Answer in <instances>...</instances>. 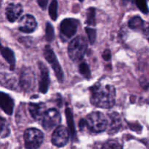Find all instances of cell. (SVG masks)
<instances>
[{"instance_id": "6da1fadb", "label": "cell", "mask_w": 149, "mask_h": 149, "mask_svg": "<svg viewBox=\"0 0 149 149\" xmlns=\"http://www.w3.org/2000/svg\"><path fill=\"white\" fill-rule=\"evenodd\" d=\"M116 90L113 86L96 84L91 88V103L96 107L111 109L115 104Z\"/></svg>"}, {"instance_id": "7a4b0ae2", "label": "cell", "mask_w": 149, "mask_h": 149, "mask_svg": "<svg viewBox=\"0 0 149 149\" xmlns=\"http://www.w3.org/2000/svg\"><path fill=\"white\" fill-rule=\"evenodd\" d=\"M87 49V44L85 38L78 36L69 43L68 47V55L74 62H79L84 58Z\"/></svg>"}, {"instance_id": "3957f363", "label": "cell", "mask_w": 149, "mask_h": 149, "mask_svg": "<svg viewBox=\"0 0 149 149\" xmlns=\"http://www.w3.org/2000/svg\"><path fill=\"white\" fill-rule=\"evenodd\" d=\"M86 125L91 132L99 133L106 130L109 122L105 115L101 112L95 111L90 113L86 118Z\"/></svg>"}, {"instance_id": "277c9868", "label": "cell", "mask_w": 149, "mask_h": 149, "mask_svg": "<svg viewBox=\"0 0 149 149\" xmlns=\"http://www.w3.org/2000/svg\"><path fill=\"white\" fill-rule=\"evenodd\" d=\"M23 137L26 149H38L44 140V135L42 131L36 128H29L26 130Z\"/></svg>"}, {"instance_id": "5b68a950", "label": "cell", "mask_w": 149, "mask_h": 149, "mask_svg": "<svg viewBox=\"0 0 149 149\" xmlns=\"http://www.w3.org/2000/svg\"><path fill=\"white\" fill-rule=\"evenodd\" d=\"M44 56H45V59L49 63L51 67L53 69L54 72H55V76H56L57 79L59 81V82L62 83L64 79V74L62 68H61V65H60L59 62H58L57 57L55 55V52H53L52 48L47 45L44 49Z\"/></svg>"}, {"instance_id": "8992f818", "label": "cell", "mask_w": 149, "mask_h": 149, "mask_svg": "<svg viewBox=\"0 0 149 149\" xmlns=\"http://www.w3.org/2000/svg\"><path fill=\"white\" fill-rule=\"evenodd\" d=\"M78 21L74 18H65L60 26V36L63 42H66L77 33Z\"/></svg>"}, {"instance_id": "52a82bcc", "label": "cell", "mask_w": 149, "mask_h": 149, "mask_svg": "<svg viewBox=\"0 0 149 149\" xmlns=\"http://www.w3.org/2000/svg\"><path fill=\"white\" fill-rule=\"evenodd\" d=\"M42 127L45 130H50L55 127H58L61 122L60 112L55 109L47 110L42 120Z\"/></svg>"}, {"instance_id": "ba28073f", "label": "cell", "mask_w": 149, "mask_h": 149, "mask_svg": "<svg viewBox=\"0 0 149 149\" xmlns=\"http://www.w3.org/2000/svg\"><path fill=\"white\" fill-rule=\"evenodd\" d=\"M69 131L64 126H58L52 135V143L57 147H63L66 145L69 140Z\"/></svg>"}, {"instance_id": "9c48e42d", "label": "cell", "mask_w": 149, "mask_h": 149, "mask_svg": "<svg viewBox=\"0 0 149 149\" xmlns=\"http://www.w3.org/2000/svg\"><path fill=\"white\" fill-rule=\"evenodd\" d=\"M19 85L24 91L29 92L35 87V74L30 68H26L21 73Z\"/></svg>"}, {"instance_id": "30bf717a", "label": "cell", "mask_w": 149, "mask_h": 149, "mask_svg": "<svg viewBox=\"0 0 149 149\" xmlns=\"http://www.w3.org/2000/svg\"><path fill=\"white\" fill-rule=\"evenodd\" d=\"M39 71H40V79L39 82V91L40 93L45 94L47 93L49 90L50 80H49V70L47 68L46 65L42 62H39Z\"/></svg>"}, {"instance_id": "8fae6325", "label": "cell", "mask_w": 149, "mask_h": 149, "mask_svg": "<svg viewBox=\"0 0 149 149\" xmlns=\"http://www.w3.org/2000/svg\"><path fill=\"white\" fill-rule=\"evenodd\" d=\"M37 26V23L31 15H26L20 18L19 21V31L26 33H30L34 31Z\"/></svg>"}, {"instance_id": "7c38bea8", "label": "cell", "mask_w": 149, "mask_h": 149, "mask_svg": "<svg viewBox=\"0 0 149 149\" xmlns=\"http://www.w3.org/2000/svg\"><path fill=\"white\" fill-rule=\"evenodd\" d=\"M23 7L20 4L10 3L6 8V17L11 23L16 21L23 13Z\"/></svg>"}, {"instance_id": "4fadbf2b", "label": "cell", "mask_w": 149, "mask_h": 149, "mask_svg": "<svg viewBox=\"0 0 149 149\" xmlns=\"http://www.w3.org/2000/svg\"><path fill=\"white\" fill-rule=\"evenodd\" d=\"M29 111L31 116L34 120H42L45 113H46V106L44 103H30L29 105Z\"/></svg>"}, {"instance_id": "5bb4252c", "label": "cell", "mask_w": 149, "mask_h": 149, "mask_svg": "<svg viewBox=\"0 0 149 149\" xmlns=\"http://www.w3.org/2000/svg\"><path fill=\"white\" fill-rule=\"evenodd\" d=\"M15 103L13 99L8 94L0 92V109L7 115H12L13 113Z\"/></svg>"}, {"instance_id": "9a60e30c", "label": "cell", "mask_w": 149, "mask_h": 149, "mask_svg": "<svg viewBox=\"0 0 149 149\" xmlns=\"http://www.w3.org/2000/svg\"><path fill=\"white\" fill-rule=\"evenodd\" d=\"M109 119H110V123L109 124V134H115L120 130L122 127V118L120 115L116 112L109 114Z\"/></svg>"}, {"instance_id": "2e32d148", "label": "cell", "mask_w": 149, "mask_h": 149, "mask_svg": "<svg viewBox=\"0 0 149 149\" xmlns=\"http://www.w3.org/2000/svg\"><path fill=\"white\" fill-rule=\"evenodd\" d=\"M0 53L10 65V70L13 71L15 67V56L14 52L8 47H4L0 42Z\"/></svg>"}, {"instance_id": "e0dca14e", "label": "cell", "mask_w": 149, "mask_h": 149, "mask_svg": "<svg viewBox=\"0 0 149 149\" xmlns=\"http://www.w3.org/2000/svg\"><path fill=\"white\" fill-rule=\"evenodd\" d=\"M65 116H66V120H67V125L68 127V131H69L70 135H71V138L74 140L76 138V129H75V125H74V116H73L72 111L71 109L68 107L65 109Z\"/></svg>"}, {"instance_id": "ac0fdd59", "label": "cell", "mask_w": 149, "mask_h": 149, "mask_svg": "<svg viewBox=\"0 0 149 149\" xmlns=\"http://www.w3.org/2000/svg\"><path fill=\"white\" fill-rule=\"evenodd\" d=\"M128 26L134 31H143L145 28V23L141 17L135 16L129 20Z\"/></svg>"}, {"instance_id": "d6986e66", "label": "cell", "mask_w": 149, "mask_h": 149, "mask_svg": "<svg viewBox=\"0 0 149 149\" xmlns=\"http://www.w3.org/2000/svg\"><path fill=\"white\" fill-rule=\"evenodd\" d=\"M0 82L7 88L15 90L16 86V81L15 78H13L10 74L1 73L0 74Z\"/></svg>"}, {"instance_id": "ffe728a7", "label": "cell", "mask_w": 149, "mask_h": 149, "mask_svg": "<svg viewBox=\"0 0 149 149\" xmlns=\"http://www.w3.org/2000/svg\"><path fill=\"white\" fill-rule=\"evenodd\" d=\"M10 130L7 121L0 114V138H5L10 135Z\"/></svg>"}, {"instance_id": "44dd1931", "label": "cell", "mask_w": 149, "mask_h": 149, "mask_svg": "<svg viewBox=\"0 0 149 149\" xmlns=\"http://www.w3.org/2000/svg\"><path fill=\"white\" fill-rule=\"evenodd\" d=\"M96 10L95 7H90L87 10V20L86 23L89 26H95Z\"/></svg>"}, {"instance_id": "7402d4cb", "label": "cell", "mask_w": 149, "mask_h": 149, "mask_svg": "<svg viewBox=\"0 0 149 149\" xmlns=\"http://www.w3.org/2000/svg\"><path fill=\"white\" fill-rule=\"evenodd\" d=\"M58 2L57 0H52L49 7V15L52 20H56L58 17Z\"/></svg>"}, {"instance_id": "603a6c76", "label": "cell", "mask_w": 149, "mask_h": 149, "mask_svg": "<svg viewBox=\"0 0 149 149\" xmlns=\"http://www.w3.org/2000/svg\"><path fill=\"white\" fill-rule=\"evenodd\" d=\"M45 33H46V35H45L46 40L48 42H51L54 40V38H55V31H54L53 26H52V25L49 22H47L46 23Z\"/></svg>"}, {"instance_id": "cb8c5ba5", "label": "cell", "mask_w": 149, "mask_h": 149, "mask_svg": "<svg viewBox=\"0 0 149 149\" xmlns=\"http://www.w3.org/2000/svg\"><path fill=\"white\" fill-rule=\"evenodd\" d=\"M79 72L84 78L89 79L91 78V71H90V68H89L88 65L85 62H82L79 64Z\"/></svg>"}, {"instance_id": "d4e9b609", "label": "cell", "mask_w": 149, "mask_h": 149, "mask_svg": "<svg viewBox=\"0 0 149 149\" xmlns=\"http://www.w3.org/2000/svg\"><path fill=\"white\" fill-rule=\"evenodd\" d=\"M102 149H122V146L117 141L110 140L103 144Z\"/></svg>"}, {"instance_id": "484cf974", "label": "cell", "mask_w": 149, "mask_h": 149, "mask_svg": "<svg viewBox=\"0 0 149 149\" xmlns=\"http://www.w3.org/2000/svg\"><path fill=\"white\" fill-rule=\"evenodd\" d=\"M85 31L87 33V36H88L89 41L91 45H93L96 40V36H97V32H96L95 29H93V28L86 27Z\"/></svg>"}, {"instance_id": "4316f807", "label": "cell", "mask_w": 149, "mask_h": 149, "mask_svg": "<svg viewBox=\"0 0 149 149\" xmlns=\"http://www.w3.org/2000/svg\"><path fill=\"white\" fill-rule=\"evenodd\" d=\"M135 4L140 10L144 14H148L149 10L147 5V0H135Z\"/></svg>"}, {"instance_id": "83f0119b", "label": "cell", "mask_w": 149, "mask_h": 149, "mask_svg": "<svg viewBox=\"0 0 149 149\" xmlns=\"http://www.w3.org/2000/svg\"><path fill=\"white\" fill-rule=\"evenodd\" d=\"M111 58V51L109 49H106L104 50L103 53V58L106 61H109Z\"/></svg>"}, {"instance_id": "f1b7e54d", "label": "cell", "mask_w": 149, "mask_h": 149, "mask_svg": "<svg viewBox=\"0 0 149 149\" xmlns=\"http://www.w3.org/2000/svg\"><path fill=\"white\" fill-rule=\"evenodd\" d=\"M49 0H37L38 4L42 10H45L47 5V3Z\"/></svg>"}, {"instance_id": "f546056e", "label": "cell", "mask_w": 149, "mask_h": 149, "mask_svg": "<svg viewBox=\"0 0 149 149\" xmlns=\"http://www.w3.org/2000/svg\"><path fill=\"white\" fill-rule=\"evenodd\" d=\"M140 83H141V85L142 86L144 89H147L148 87L149 83L146 79L141 78V80H140Z\"/></svg>"}, {"instance_id": "4dcf8cb0", "label": "cell", "mask_w": 149, "mask_h": 149, "mask_svg": "<svg viewBox=\"0 0 149 149\" xmlns=\"http://www.w3.org/2000/svg\"><path fill=\"white\" fill-rule=\"evenodd\" d=\"M143 31L144 35H145V36L146 37V39H148L149 42V26H145V28H144V29L143 30Z\"/></svg>"}, {"instance_id": "1f68e13d", "label": "cell", "mask_w": 149, "mask_h": 149, "mask_svg": "<svg viewBox=\"0 0 149 149\" xmlns=\"http://www.w3.org/2000/svg\"><path fill=\"white\" fill-rule=\"evenodd\" d=\"M85 126H87V125H86V120L85 119H81L79 122L80 130H83Z\"/></svg>"}, {"instance_id": "d6a6232c", "label": "cell", "mask_w": 149, "mask_h": 149, "mask_svg": "<svg viewBox=\"0 0 149 149\" xmlns=\"http://www.w3.org/2000/svg\"><path fill=\"white\" fill-rule=\"evenodd\" d=\"M134 1L135 2V0H123L124 4H128L130 3H133Z\"/></svg>"}, {"instance_id": "836d02e7", "label": "cell", "mask_w": 149, "mask_h": 149, "mask_svg": "<svg viewBox=\"0 0 149 149\" xmlns=\"http://www.w3.org/2000/svg\"><path fill=\"white\" fill-rule=\"evenodd\" d=\"M79 1H81H81H84V0H79Z\"/></svg>"}, {"instance_id": "e575fe53", "label": "cell", "mask_w": 149, "mask_h": 149, "mask_svg": "<svg viewBox=\"0 0 149 149\" xmlns=\"http://www.w3.org/2000/svg\"><path fill=\"white\" fill-rule=\"evenodd\" d=\"M1 0H0V6H1Z\"/></svg>"}]
</instances>
